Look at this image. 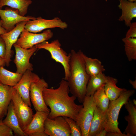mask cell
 Masks as SVG:
<instances>
[{"mask_svg":"<svg viewBox=\"0 0 136 136\" xmlns=\"http://www.w3.org/2000/svg\"><path fill=\"white\" fill-rule=\"evenodd\" d=\"M70 92L67 82L64 79H62L57 88L44 89V100L46 106L50 109L48 118L52 119L63 116L71 118L76 121L83 105L76 104L75 101L76 97L73 95L70 96Z\"/></svg>","mask_w":136,"mask_h":136,"instance_id":"6da1fadb","label":"cell"},{"mask_svg":"<svg viewBox=\"0 0 136 136\" xmlns=\"http://www.w3.org/2000/svg\"><path fill=\"white\" fill-rule=\"evenodd\" d=\"M70 75L67 81L70 92L83 103L86 96V88L90 76L86 72L84 62L80 51L72 50L70 53Z\"/></svg>","mask_w":136,"mask_h":136,"instance_id":"7a4b0ae2","label":"cell"},{"mask_svg":"<svg viewBox=\"0 0 136 136\" xmlns=\"http://www.w3.org/2000/svg\"><path fill=\"white\" fill-rule=\"evenodd\" d=\"M134 92V90H127L116 99L110 101L106 111V120L104 127L107 132L122 133L118 127V119L119 113L122 106Z\"/></svg>","mask_w":136,"mask_h":136,"instance_id":"3957f363","label":"cell"},{"mask_svg":"<svg viewBox=\"0 0 136 136\" xmlns=\"http://www.w3.org/2000/svg\"><path fill=\"white\" fill-rule=\"evenodd\" d=\"M61 46L58 39L50 43L47 41H44L35 45L38 49H44L48 51L52 58L62 65L65 73L64 79L67 81L70 75L69 62L70 55V53L68 54L61 48Z\"/></svg>","mask_w":136,"mask_h":136,"instance_id":"277c9868","label":"cell"},{"mask_svg":"<svg viewBox=\"0 0 136 136\" xmlns=\"http://www.w3.org/2000/svg\"><path fill=\"white\" fill-rule=\"evenodd\" d=\"M82 103L83 107L78 113L76 121L81 128L82 136H88L96 105L93 95L86 96Z\"/></svg>","mask_w":136,"mask_h":136,"instance_id":"5b68a950","label":"cell"},{"mask_svg":"<svg viewBox=\"0 0 136 136\" xmlns=\"http://www.w3.org/2000/svg\"><path fill=\"white\" fill-rule=\"evenodd\" d=\"M11 101L20 126L23 130L32 120L33 115L32 110L25 103L15 89Z\"/></svg>","mask_w":136,"mask_h":136,"instance_id":"8992f818","label":"cell"},{"mask_svg":"<svg viewBox=\"0 0 136 136\" xmlns=\"http://www.w3.org/2000/svg\"><path fill=\"white\" fill-rule=\"evenodd\" d=\"M67 27V24L58 17L46 19L38 17L34 20L27 21L24 29L30 32L37 33L46 29L58 27L64 29Z\"/></svg>","mask_w":136,"mask_h":136,"instance_id":"52a82bcc","label":"cell"},{"mask_svg":"<svg viewBox=\"0 0 136 136\" xmlns=\"http://www.w3.org/2000/svg\"><path fill=\"white\" fill-rule=\"evenodd\" d=\"M53 33L49 29L39 33L30 32L24 29L22 31L19 38L15 44L23 48L28 49L36 45L52 38Z\"/></svg>","mask_w":136,"mask_h":136,"instance_id":"ba28073f","label":"cell"},{"mask_svg":"<svg viewBox=\"0 0 136 136\" xmlns=\"http://www.w3.org/2000/svg\"><path fill=\"white\" fill-rule=\"evenodd\" d=\"M48 87V84L43 78H40L31 83L30 89V98L31 102L36 111L50 112V110L45 103L43 94L44 89Z\"/></svg>","mask_w":136,"mask_h":136,"instance_id":"9c48e42d","label":"cell"},{"mask_svg":"<svg viewBox=\"0 0 136 136\" xmlns=\"http://www.w3.org/2000/svg\"><path fill=\"white\" fill-rule=\"evenodd\" d=\"M44 132L48 136H70L71 130L64 117L59 116L46 119Z\"/></svg>","mask_w":136,"mask_h":136,"instance_id":"30bf717a","label":"cell"},{"mask_svg":"<svg viewBox=\"0 0 136 136\" xmlns=\"http://www.w3.org/2000/svg\"><path fill=\"white\" fill-rule=\"evenodd\" d=\"M13 46L16 52L14 62L16 65V72L23 74L27 70L32 71L33 65L29 60L38 48L35 46L28 49L23 48L15 44Z\"/></svg>","mask_w":136,"mask_h":136,"instance_id":"8fae6325","label":"cell"},{"mask_svg":"<svg viewBox=\"0 0 136 136\" xmlns=\"http://www.w3.org/2000/svg\"><path fill=\"white\" fill-rule=\"evenodd\" d=\"M0 17L2 26L7 32L13 29L16 25L20 22L36 18L30 16H22L18 10L11 7L6 8L5 10L0 9Z\"/></svg>","mask_w":136,"mask_h":136,"instance_id":"7c38bea8","label":"cell"},{"mask_svg":"<svg viewBox=\"0 0 136 136\" xmlns=\"http://www.w3.org/2000/svg\"><path fill=\"white\" fill-rule=\"evenodd\" d=\"M32 71L27 70L23 74L19 81L14 88L21 96L25 103L31 107V105L30 98V91L31 83L40 78Z\"/></svg>","mask_w":136,"mask_h":136,"instance_id":"4fadbf2b","label":"cell"},{"mask_svg":"<svg viewBox=\"0 0 136 136\" xmlns=\"http://www.w3.org/2000/svg\"><path fill=\"white\" fill-rule=\"evenodd\" d=\"M27 21H23L18 23L11 31L0 35L4 41L6 46V53L5 59L7 66L9 65L11 61L12 47L16 42L19 37L24 29Z\"/></svg>","mask_w":136,"mask_h":136,"instance_id":"5bb4252c","label":"cell"},{"mask_svg":"<svg viewBox=\"0 0 136 136\" xmlns=\"http://www.w3.org/2000/svg\"><path fill=\"white\" fill-rule=\"evenodd\" d=\"M2 122L12 130L15 135L27 136L20 126L12 101L8 106L6 116Z\"/></svg>","mask_w":136,"mask_h":136,"instance_id":"9a60e30c","label":"cell"},{"mask_svg":"<svg viewBox=\"0 0 136 136\" xmlns=\"http://www.w3.org/2000/svg\"><path fill=\"white\" fill-rule=\"evenodd\" d=\"M49 112L36 111L33 115L29 124L23 130L27 136L29 134L37 131L44 132V123L48 117Z\"/></svg>","mask_w":136,"mask_h":136,"instance_id":"2e32d148","label":"cell"},{"mask_svg":"<svg viewBox=\"0 0 136 136\" xmlns=\"http://www.w3.org/2000/svg\"><path fill=\"white\" fill-rule=\"evenodd\" d=\"M119 8L122 11V14L118 19L124 21L125 25L129 26L132 19L136 17V2H130L127 0H119Z\"/></svg>","mask_w":136,"mask_h":136,"instance_id":"e0dca14e","label":"cell"},{"mask_svg":"<svg viewBox=\"0 0 136 136\" xmlns=\"http://www.w3.org/2000/svg\"><path fill=\"white\" fill-rule=\"evenodd\" d=\"M125 108L128 113V115L124 117L128 124L123 133L128 136L136 135V106L129 98L124 104Z\"/></svg>","mask_w":136,"mask_h":136,"instance_id":"ac0fdd59","label":"cell"},{"mask_svg":"<svg viewBox=\"0 0 136 136\" xmlns=\"http://www.w3.org/2000/svg\"><path fill=\"white\" fill-rule=\"evenodd\" d=\"M106 118V112L96 106L90 124L88 136H96L104 127Z\"/></svg>","mask_w":136,"mask_h":136,"instance_id":"d6986e66","label":"cell"},{"mask_svg":"<svg viewBox=\"0 0 136 136\" xmlns=\"http://www.w3.org/2000/svg\"><path fill=\"white\" fill-rule=\"evenodd\" d=\"M79 51L83 59L86 72L90 77L103 73L105 71L99 60L96 58L89 57L86 55L81 50Z\"/></svg>","mask_w":136,"mask_h":136,"instance_id":"ffe728a7","label":"cell"},{"mask_svg":"<svg viewBox=\"0 0 136 136\" xmlns=\"http://www.w3.org/2000/svg\"><path fill=\"white\" fill-rule=\"evenodd\" d=\"M118 81L117 79L109 76H106V81L104 86V90L110 101L117 98L124 91L127 90L125 88L118 87L116 84Z\"/></svg>","mask_w":136,"mask_h":136,"instance_id":"44dd1931","label":"cell"},{"mask_svg":"<svg viewBox=\"0 0 136 136\" xmlns=\"http://www.w3.org/2000/svg\"><path fill=\"white\" fill-rule=\"evenodd\" d=\"M23 74L13 72L7 70L4 66L0 67V83L12 87L15 86L21 79Z\"/></svg>","mask_w":136,"mask_h":136,"instance_id":"7402d4cb","label":"cell"},{"mask_svg":"<svg viewBox=\"0 0 136 136\" xmlns=\"http://www.w3.org/2000/svg\"><path fill=\"white\" fill-rule=\"evenodd\" d=\"M32 3L31 0H0V9L7 6L18 10L20 14L25 16L29 6Z\"/></svg>","mask_w":136,"mask_h":136,"instance_id":"603a6c76","label":"cell"},{"mask_svg":"<svg viewBox=\"0 0 136 136\" xmlns=\"http://www.w3.org/2000/svg\"><path fill=\"white\" fill-rule=\"evenodd\" d=\"M106 81V76L103 73L90 76L88 83L86 96L93 95L94 93L103 86Z\"/></svg>","mask_w":136,"mask_h":136,"instance_id":"cb8c5ba5","label":"cell"},{"mask_svg":"<svg viewBox=\"0 0 136 136\" xmlns=\"http://www.w3.org/2000/svg\"><path fill=\"white\" fill-rule=\"evenodd\" d=\"M14 90L13 87L0 83V107L3 109L5 115L7 114Z\"/></svg>","mask_w":136,"mask_h":136,"instance_id":"d4e9b609","label":"cell"},{"mask_svg":"<svg viewBox=\"0 0 136 136\" xmlns=\"http://www.w3.org/2000/svg\"><path fill=\"white\" fill-rule=\"evenodd\" d=\"M103 86L96 91L93 95L96 106L103 111L106 112L109 106L110 100L106 95Z\"/></svg>","mask_w":136,"mask_h":136,"instance_id":"484cf974","label":"cell"},{"mask_svg":"<svg viewBox=\"0 0 136 136\" xmlns=\"http://www.w3.org/2000/svg\"><path fill=\"white\" fill-rule=\"evenodd\" d=\"M124 44V50L129 61L136 59V38H127L122 39Z\"/></svg>","mask_w":136,"mask_h":136,"instance_id":"4316f807","label":"cell"},{"mask_svg":"<svg viewBox=\"0 0 136 136\" xmlns=\"http://www.w3.org/2000/svg\"><path fill=\"white\" fill-rule=\"evenodd\" d=\"M70 127V136H82L81 128L76 121L72 118L64 116Z\"/></svg>","mask_w":136,"mask_h":136,"instance_id":"83f0119b","label":"cell"},{"mask_svg":"<svg viewBox=\"0 0 136 136\" xmlns=\"http://www.w3.org/2000/svg\"><path fill=\"white\" fill-rule=\"evenodd\" d=\"M13 133L12 130L6 125L2 121H0V136H13Z\"/></svg>","mask_w":136,"mask_h":136,"instance_id":"f1b7e54d","label":"cell"},{"mask_svg":"<svg viewBox=\"0 0 136 136\" xmlns=\"http://www.w3.org/2000/svg\"><path fill=\"white\" fill-rule=\"evenodd\" d=\"M129 29L127 32L125 38H136V22L131 23Z\"/></svg>","mask_w":136,"mask_h":136,"instance_id":"f546056e","label":"cell"},{"mask_svg":"<svg viewBox=\"0 0 136 136\" xmlns=\"http://www.w3.org/2000/svg\"><path fill=\"white\" fill-rule=\"evenodd\" d=\"M6 53V47L5 42L0 36V57L4 58Z\"/></svg>","mask_w":136,"mask_h":136,"instance_id":"4dcf8cb0","label":"cell"},{"mask_svg":"<svg viewBox=\"0 0 136 136\" xmlns=\"http://www.w3.org/2000/svg\"><path fill=\"white\" fill-rule=\"evenodd\" d=\"M28 136H48V135L44 132L37 131L29 134Z\"/></svg>","mask_w":136,"mask_h":136,"instance_id":"1f68e13d","label":"cell"},{"mask_svg":"<svg viewBox=\"0 0 136 136\" xmlns=\"http://www.w3.org/2000/svg\"><path fill=\"white\" fill-rule=\"evenodd\" d=\"M106 136H128V135L124 133H120L117 132H107Z\"/></svg>","mask_w":136,"mask_h":136,"instance_id":"d6a6232c","label":"cell"},{"mask_svg":"<svg viewBox=\"0 0 136 136\" xmlns=\"http://www.w3.org/2000/svg\"><path fill=\"white\" fill-rule=\"evenodd\" d=\"M7 32L5 30L2 26V22L1 20H0V35H3Z\"/></svg>","mask_w":136,"mask_h":136,"instance_id":"836d02e7","label":"cell"},{"mask_svg":"<svg viewBox=\"0 0 136 136\" xmlns=\"http://www.w3.org/2000/svg\"><path fill=\"white\" fill-rule=\"evenodd\" d=\"M107 132L105 129L100 131L96 136H106Z\"/></svg>","mask_w":136,"mask_h":136,"instance_id":"e575fe53","label":"cell"},{"mask_svg":"<svg viewBox=\"0 0 136 136\" xmlns=\"http://www.w3.org/2000/svg\"><path fill=\"white\" fill-rule=\"evenodd\" d=\"M6 64V62L4 58L0 57V67L4 66Z\"/></svg>","mask_w":136,"mask_h":136,"instance_id":"d590c367","label":"cell"},{"mask_svg":"<svg viewBox=\"0 0 136 136\" xmlns=\"http://www.w3.org/2000/svg\"><path fill=\"white\" fill-rule=\"evenodd\" d=\"M129 82L132 86L133 88L134 89H136V80L134 81H133L129 79Z\"/></svg>","mask_w":136,"mask_h":136,"instance_id":"8d00e7d4","label":"cell"},{"mask_svg":"<svg viewBox=\"0 0 136 136\" xmlns=\"http://www.w3.org/2000/svg\"><path fill=\"white\" fill-rule=\"evenodd\" d=\"M5 115L3 109L0 107V120H1Z\"/></svg>","mask_w":136,"mask_h":136,"instance_id":"74e56055","label":"cell"},{"mask_svg":"<svg viewBox=\"0 0 136 136\" xmlns=\"http://www.w3.org/2000/svg\"><path fill=\"white\" fill-rule=\"evenodd\" d=\"M134 105V106H136V100L135 99H133L132 101Z\"/></svg>","mask_w":136,"mask_h":136,"instance_id":"f35d334b","label":"cell"},{"mask_svg":"<svg viewBox=\"0 0 136 136\" xmlns=\"http://www.w3.org/2000/svg\"><path fill=\"white\" fill-rule=\"evenodd\" d=\"M128 1L130 2H136V0H128Z\"/></svg>","mask_w":136,"mask_h":136,"instance_id":"ab89813d","label":"cell"},{"mask_svg":"<svg viewBox=\"0 0 136 136\" xmlns=\"http://www.w3.org/2000/svg\"></svg>","mask_w":136,"mask_h":136,"instance_id":"60d3db41","label":"cell"}]
</instances>
